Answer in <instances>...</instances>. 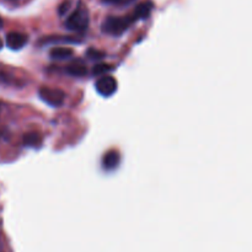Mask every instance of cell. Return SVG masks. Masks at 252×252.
Returning a JSON list of instances; mask_svg holds the SVG:
<instances>
[{
  "label": "cell",
  "mask_w": 252,
  "mask_h": 252,
  "mask_svg": "<svg viewBox=\"0 0 252 252\" xmlns=\"http://www.w3.org/2000/svg\"><path fill=\"white\" fill-rule=\"evenodd\" d=\"M134 22L135 21L132 15H128V16H110L102 22L101 30H102L103 33L111 34V36H121Z\"/></svg>",
  "instance_id": "cell-1"
},
{
  "label": "cell",
  "mask_w": 252,
  "mask_h": 252,
  "mask_svg": "<svg viewBox=\"0 0 252 252\" xmlns=\"http://www.w3.org/2000/svg\"><path fill=\"white\" fill-rule=\"evenodd\" d=\"M89 11L83 4H79V6L70 14V16L66 19L65 27L70 31L84 32L89 27Z\"/></svg>",
  "instance_id": "cell-2"
},
{
  "label": "cell",
  "mask_w": 252,
  "mask_h": 252,
  "mask_svg": "<svg viewBox=\"0 0 252 252\" xmlns=\"http://www.w3.org/2000/svg\"><path fill=\"white\" fill-rule=\"evenodd\" d=\"M39 97L42 101H44L46 103H48L52 107H61L62 105L65 101V94L61 89H53V88H43L39 89L38 91Z\"/></svg>",
  "instance_id": "cell-3"
},
{
  "label": "cell",
  "mask_w": 252,
  "mask_h": 252,
  "mask_svg": "<svg viewBox=\"0 0 252 252\" xmlns=\"http://www.w3.org/2000/svg\"><path fill=\"white\" fill-rule=\"evenodd\" d=\"M95 89L103 97H110L117 91V81L113 76L102 75L97 79L95 84Z\"/></svg>",
  "instance_id": "cell-4"
},
{
  "label": "cell",
  "mask_w": 252,
  "mask_h": 252,
  "mask_svg": "<svg viewBox=\"0 0 252 252\" xmlns=\"http://www.w3.org/2000/svg\"><path fill=\"white\" fill-rule=\"evenodd\" d=\"M27 41H29L27 36L21 32H10L6 34V44L12 51H19V49L24 48Z\"/></svg>",
  "instance_id": "cell-5"
},
{
  "label": "cell",
  "mask_w": 252,
  "mask_h": 252,
  "mask_svg": "<svg viewBox=\"0 0 252 252\" xmlns=\"http://www.w3.org/2000/svg\"><path fill=\"white\" fill-rule=\"evenodd\" d=\"M153 9H154V5H153L152 1L142 2V4H139L135 7V10L130 15H132V17L134 19V21L137 22L139 21V20H144L147 19V17H149Z\"/></svg>",
  "instance_id": "cell-6"
},
{
  "label": "cell",
  "mask_w": 252,
  "mask_h": 252,
  "mask_svg": "<svg viewBox=\"0 0 252 252\" xmlns=\"http://www.w3.org/2000/svg\"><path fill=\"white\" fill-rule=\"evenodd\" d=\"M74 51L69 47H54L49 52V56L53 59L57 61H64V59H68L70 57H73Z\"/></svg>",
  "instance_id": "cell-7"
},
{
  "label": "cell",
  "mask_w": 252,
  "mask_h": 252,
  "mask_svg": "<svg viewBox=\"0 0 252 252\" xmlns=\"http://www.w3.org/2000/svg\"><path fill=\"white\" fill-rule=\"evenodd\" d=\"M121 157L117 152H108L102 159V165L106 170H113L120 165Z\"/></svg>",
  "instance_id": "cell-8"
},
{
  "label": "cell",
  "mask_w": 252,
  "mask_h": 252,
  "mask_svg": "<svg viewBox=\"0 0 252 252\" xmlns=\"http://www.w3.org/2000/svg\"><path fill=\"white\" fill-rule=\"evenodd\" d=\"M68 73L73 76H84L88 73V69L81 61H74L73 63L69 64Z\"/></svg>",
  "instance_id": "cell-9"
},
{
  "label": "cell",
  "mask_w": 252,
  "mask_h": 252,
  "mask_svg": "<svg viewBox=\"0 0 252 252\" xmlns=\"http://www.w3.org/2000/svg\"><path fill=\"white\" fill-rule=\"evenodd\" d=\"M42 144V138L38 133H27L24 135V145L30 148H39Z\"/></svg>",
  "instance_id": "cell-10"
},
{
  "label": "cell",
  "mask_w": 252,
  "mask_h": 252,
  "mask_svg": "<svg viewBox=\"0 0 252 252\" xmlns=\"http://www.w3.org/2000/svg\"><path fill=\"white\" fill-rule=\"evenodd\" d=\"M113 70V66L111 64H105V63H101V64H96L95 66L93 68V74L96 76H102L106 75L107 73Z\"/></svg>",
  "instance_id": "cell-11"
},
{
  "label": "cell",
  "mask_w": 252,
  "mask_h": 252,
  "mask_svg": "<svg viewBox=\"0 0 252 252\" xmlns=\"http://www.w3.org/2000/svg\"><path fill=\"white\" fill-rule=\"evenodd\" d=\"M86 57H89L90 59H94V61H100V59H102L103 57H105V53H103L102 51H97V49H94V48H90L88 49V52H86Z\"/></svg>",
  "instance_id": "cell-12"
},
{
  "label": "cell",
  "mask_w": 252,
  "mask_h": 252,
  "mask_svg": "<svg viewBox=\"0 0 252 252\" xmlns=\"http://www.w3.org/2000/svg\"><path fill=\"white\" fill-rule=\"evenodd\" d=\"M70 5H71V2L69 1V0H65V1L62 2L58 7V14L61 15V16H64V15L66 14V11L69 10V7H70Z\"/></svg>",
  "instance_id": "cell-13"
},
{
  "label": "cell",
  "mask_w": 252,
  "mask_h": 252,
  "mask_svg": "<svg viewBox=\"0 0 252 252\" xmlns=\"http://www.w3.org/2000/svg\"><path fill=\"white\" fill-rule=\"evenodd\" d=\"M106 2H117V1H120V0H105Z\"/></svg>",
  "instance_id": "cell-14"
},
{
  "label": "cell",
  "mask_w": 252,
  "mask_h": 252,
  "mask_svg": "<svg viewBox=\"0 0 252 252\" xmlns=\"http://www.w3.org/2000/svg\"><path fill=\"white\" fill-rule=\"evenodd\" d=\"M2 27V20H1V17H0V29H1Z\"/></svg>",
  "instance_id": "cell-15"
},
{
  "label": "cell",
  "mask_w": 252,
  "mask_h": 252,
  "mask_svg": "<svg viewBox=\"0 0 252 252\" xmlns=\"http://www.w3.org/2000/svg\"><path fill=\"white\" fill-rule=\"evenodd\" d=\"M2 48V42H1V39H0V49Z\"/></svg>",
  "instance_id": "cell-16"
}]
</instances>
